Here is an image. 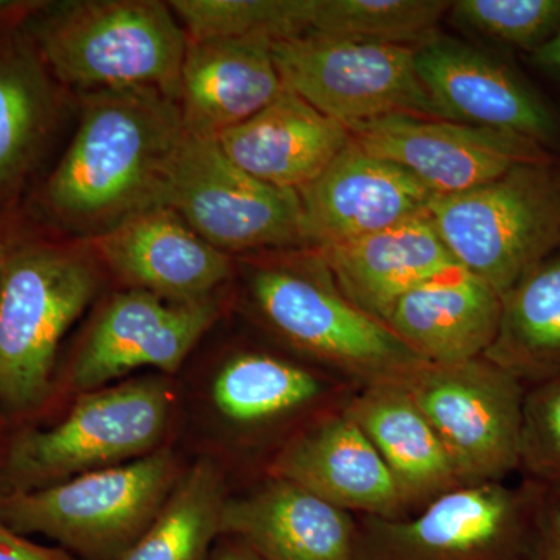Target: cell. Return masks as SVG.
<instances>
[{
  "mask_svg": "<svg viewBox=\"0 0 560 560\" xmlns=\"http://www.w3.org/2000/svg\"><path fill=\"white\" fill-rule=\"evenodd\" d=\"M186 138L178 102L156 88L81 92L79 128L39 191L40 212L73 241L91 242L165 208Z\"/></svg>",
  "mask_w": 560,
  "mask_h": 560,
  "instance_id": "cell-1",
  "label": "cell"
},
{
  "mask_svg": "<svg viewBox=\"0 0 560 560\" xmlns=\"http://www.w3.org/2000/svg\"><path fill=\"white\" fill-rule=\"evenodd\" d=\"M86 242L5 243L0 270V411L24 416L49 399L58 349L101 289Z\"/></svg>",
  "mask_w": 560,
  "mask_h": 560,
  "instance_id": "cell-2",
  "label": "cell"
},
{
  "mask_svg": "<svg viewBox=\"0 0 560 560\" xmlns=\"http://www.w3.org/2000/svg\"><path fill=\"white\" fill-rule=\"evenodd\" d=\"M28 33L55 80L80 92L150 86L178 102L187 33L160 0L40 7Z\"/></svg>",
  "mask_w": 560,
  "mask_h": 560,
  "instance_id": "cell-3",
  "label": "cell"
},
{
  "mask_svg": "<svg viewBox=\"0 0 560 560\" xmlns=\"http://www.w3.org/2000/svg\"><path fill=\"white\" fill-rule=\"evenodd\" d=\"M171 451L33 490L0 492V521L40 534L79 560H124L178 482Z\"/></svg>",
  "mask_w": 560,
  "mask_h": 560,
  "instance_id": "cell-4",
  "label": "cell"
},
{
  "mask_svg": "<svg viewBox=\"0 0 560 560\" xmlns=\"http://www.w3.org/2000/svg\"><path fill=\"white\" fill-rule=\"evenodd\" d=\"M463 270L503 296L560 249V165L551 160L511 168L427 208Z\"/></svg>",
  "mask_w": 560,
  "mask_h": 560,
  "instance_id": "cell-5",
  "label": "cell"
},
{
  "mask_svg": "<svg viewBox=\"0 0 560 560\" xmlns=\"http://www.w3.org/2000/svg\"><path fill=\"white\" fill-rule=\"evenodd\" d=\"M172 397L160 378L103 386L81 396L57 425L18 433L0 458L7 492L47 488L156 451Z\"/></svg>",
  "mask_w": 560,
  "mask_h": 560,
  "instance_id": "cell-6",
  "label": "cell"
},
{
  "mask_svg": "<svg viewBox=\"0 0 560 560\" xmlns=\"http://www.w3.org/2000/svg\"><path fill=\"white\" fill-rule=\"evenodd\" d=\"M250 290L272 329L361 386L400 383L427 363L388 326L346 300L313 250L300 264L257 268Z\"/></svg>",
  "mask_w": 560,
  "mask_h": 560,
  "instance_id": "cell-7",
  "label": "cell"
},
{
  "mask_svg": "<svg viewBox=\"0 0 560 560\" xmlns=\"http://www.w3.org/2000/svg\"><path fill=\"white\" fill-rule=\"evenodd\" d=\"M545 490L480 482L408 517H359L357 560H530Z\"/></svg>",
  "mask_w": 560,
  "mask_h": 560,
  "instance_id": "cell-8",
  "label": "cell"
},
{
  "mask_svg": "<svg viewBox=\"0 0 560 560\" xmlns=\"http://www.w3.org/2000/svg\"><path fill=\"white\" fill-rule=\"evenodd\" d=\"M451 456L460 485L503 481L521 467L525 390L485 357L425 363L400 382Z\"/></svg>",
  "mask_w": 560,
  "mask_h": 560,
  "instance_id": "cell-9",
  "label": "cell"
},
{
  "mask_svg": "<svg viewBox=\"0 0 560 560\" xmlns=\"http://www.w3.org/2000/svg\"><path fill=\"white\" fill-rule=\"evenodd\" d=\"M271 54L283 88L346 128L389 114L441 119L415 46L301 36L271 43Z\"/></svg>",
  "mask_w": 560,
  "mask_h": 560,
  "instance_id": "cell-10",
  "label": "cell"
},
{
  "mask_svg": "<svg viewBox=\"0 0 560 560\" xmlns=\"http://www.w3.org/2000/svg\"><path fill=\"white\" fill-rule=\"evenodd\" d=\"M165 208L224 254L305 246L300 191L254 178L213 138L187 131Z\"/></svg>",
  "mask_w": 560,
  "mask_h": 560,
  "instance_id": "cell-11",
  "label": "cell"
},
{
  "mask_svg": "<svg viewBox=\"0 0 560 560\" xmlns=\"http://www.w3.org/2000/svg\"><path fill=\"white\" fill-rule=\"evenodd\" d=\"M348 130L360 149L410 172L434 195L460 194L517 165L551 160L523 136L415 114H389Z\"/></svg>",
  "mask_w": 560,
  "mask_h": 560,
  "instance_id": "cell-12",
  "label": "cell"
},
{
  "mask_svg": "<svg viewBox=\"0 0 560 560\" xmlns=\"http://www.w3.org/2000/svg\"><path fill=\"white\" fill-rule=\"evenodd\" d=\"M217 318L212 300L173 302L149 291H121L106 302L81 342L70 385L90 393L139 368L178 371Z\"/></svg>",
  "mask_w": 560,
  "mask_h": 560,
  "instance_id": "cell-13",
  "label": "cell"
},
{
  "mask_svg": "<svg viewBox=\"0 0 560 560\" xmlns=\"http://www.w3.org/2000/svg\"><path fill=\"white\" fill-rule=\"evenodd\" d=\"M416 72L441 119L523 136L558 138L555 114L506 65L459 40L431 36L415 46Z\"/></svg>",
  "mask_w": 560,
  "mask_h": 560,
  "instance_id": "cell-14",
  "label": "cell"
},
{
  "mask_svg": "<svg viewBox=\"0 0 560 560\" xmlns=\"http://www.w3.org/2000/svg\"><path fill=\"white\" fill-rule=\"evenodd\" d=\"M300 197L305 246L320 249L422 215L434 194L410 172L350 140Z\"/></svg>",
  "mask_w": 560,
  "mask_h": 560,
  "instance_id": "cell-15",
  "label": "cell"
},
{
  "mask_svg": "<svg viewBox=\"0 0 560 560\" xmlns=\"http://www.w3.org/2000/svg\"><path fill=\"white\" fill-rule=\"evenodd\" d=\"M86 243L98 264L130 290L167 301L210 300L232 272L230 256L209 245L171 208L147 210Z\"/></svg>",
  "mask_w": 560,
  "mask_h": 560,
  "instance_id": "cell-16",
  "label": "cell"
},
{
  "mask_svg": "<svg viewBox=\"0 0 560 560\" xmlns=\"http://www.w3.org/2000/svg\"><path fill=\"white\" fill-rule=\"evenodd\" d=\"M268 471L360 517H408L388 467L345 407L283 445Z\"/></svg>",
  "mask_w": 560,
  "mask_h": 560,
  "instance_id": "cell-17",
  "label": "cell"
},
{
  "mask_svg": "<svg viewBox=\"0 0 560 560\" xmlns=\"http://www.w3.org/2000/svg\"><path fill=\"white\" fill-rule=\"evenodd\" d=\"M221 536L265 560H357L359 517L271 477L248 495L226 500Z\"/></svg>",
  "mask_w": 560,
  "mask_h": 560,
  "instance_id": "cell-18",
  "label": "cell"
},
{
  "mask_svg": "<svg viewBox=\"0 0 560 560\" xmlns=\"http://www.w3.org/2000/svg\"><path fill=\"white\" fill-rule=\"evenodd\" d=\"M312 250L342 296L385 326L405 294L459 267L427 212L366 237Z\"/></svg>",
  "mask_w": 560,
  "mask_h": 560,
  "instance_id": "cell-19",
  "label": "cell"
},
{
  "mask_svg": "<svg viewBox=\"0 0 560 560\" xmlns=\"http://www.w3.org/2000/svg\"><path fill=\"white\" fill-rule=\"evenodd\" d=\"M282 90L271 40L189 39L178 105L190 135L217 139L270 105Z\"/></svg>",
  "mask_w": 560,
  "mask_h": 560,
  "instance_id": "cell-20",
  "label": "cell"
},
{
  "mask_svg": "<svg viewBox=\"0 0 560 560\" xmlns=\"http://www.w3.org/2000/svg\"><path fill=\"white\" fill-rule=\"evenodd\" d=\"M220 149L250 176L301 191L318 179L350 142L348 128L283 88L250 119L217 138Z\"/></svg>",
  "mask_w": 560,
  "mask_h": 560,
  "instance_id": "cell-21",
  "label": "cell"
},
{
  "mask_svg": "<svg viewBox=\"0 0 560 560\" xmlns=\"http://www.w3.org/2000/svg\"><path fill=\"white\" fill-rule=\"evenodd\" d=\"M500 315V294L458 267L405 294L386 326L427 363L458 364L485 355Z\"/></svg>",
  "mask_w": 560,
  "mask_h": 560,
  "instance_id": "cell-22",
  "label": "cell"
},
{
  "mask_svg": "<svg viewBox=\"0 0 560 560\" xmlns=\"http://www.w3.org/2000/svg\"><path fill=\"white\" fill-rule=\"evenodd\" d=\"M345 410L388 467L408 515L463 486L440 436L401 383L361 386Z\"/></svg>",
  "mask_w": 560,
  "mask_h": 560,
  "instance_id": "cell-23",
  "label": "cell"
},
{
  "mask_svg": "<svg viewBox=\"0 0 560 560\" xmlns=\"http://www.w3.org/2000/svg\"><path fill=\"white\" fill-rule=\"evenodd\" d=\"M58 84L28 33H0V209L20 197L46 153L60 116Z\"/></svg>",
  "mask_w": 560,
  "mask_h": 560,
  "instance_id": "cell-24",
  "label": "cell"
},
{
  "mask_svg": "<svg viewBox=\"0 0 560 560\" xmlns=\"http://www.w3.org/2000/svg\"><path fill=\"white\" fill-rule=\"evenodd\" d=\"M482 357L522 382L560 374V254L501 296L499 331Z\"/></svg>",
  "mask_w": 560,
  "mask_h": 560,
  "instance_id": "cell-25",
  "label": "cell"
},
{
  "mask_svg": "<svg viewBox=\"0 0 560 560\" xmlns=\"http://www.w3.org/2000/svg\"><path fill=\"white\" fill-rule=\"evenodd\" d=\"M224 481L212 460L180 475L153 523L124 560H209L221 537Z\"/></svg>",
  "mask_w": 560,
  "mask_h": 560,
  "instance_id": "cell-26",
  "label": "cell"
},
{
  "mask_svg": "<svg viewBox=\"0 0 560 560\" xmlns=\"http://www.w3.org/2000/svg\"><path fill=\"white\" fill-rule=\"evenodd\" d=\"M324 385L313 372L267 353H241L213 378L212 401L224 419L259 425L308 407Z\"/></svg>",
  "mask_w": 560,
  "mask_h": 560,
  "instance_id": "cell-27",
  "label": "cell"
},
{
  "mask_svg": "<svg viewBox=\"0 0 560 560\" xmlns=\"http://www.w3.org/2000/svg\"><path fill=\"white\" fill-rule=\"evenodd\" d=\"M451 9L447 0H313L307 36L419 46Z\"/></svg>",
  "mask_w": 560,
  "mask_h": 560,
  "instance_id": "cell-28",
  "label": "cell"
},
{
  "mask_svg": "<svg viewBox=\"0 0 560 560\" xmlns=\"http://www.w3.org/2000/svg\"><path fill=\"white\" fill-rule=\"evenodd\" d=\"M173 13L190 40L307 36L312 0H173Z\"/></svg>",
  "mask_w": 560,
  "mask_h": 560,
  "instance_id": "cell-29",
  "label": "cell"
},
{
  "mask_svg": "<svg viewBox=\"0 0 560 560\" xmlns=\"http://www.w3.org/2000/svg\"><path fill=\"white\" fill-rule=\"evenodd\" d=\"M451 11L456 24L529 54L560 32V0H458Z\"/></svg>",
  "mask_w": 560,
  "mask_h": 560,
  "instance_id": "cell-30",
  "label": "cell"
},
{
  "mask_svg": "<svg viewBox=\"0 0 560 560\" xmlns=\"http://www.w3.org/2000/svg\"><path fill=\"white\" fill-rule=\"evenodd\" d=\"M521 467L560 489V374L525 394Z\"/></svg>",
  "mask_w": 560,
  "mask_h": 560,
  "instance_id": "cell-31",
  "label": "cell"
},
{
  "mask_svg": "<svg viewBox=\"0 0 560 560\" xmlns=\"http://www.w3.org/2000/svg\"><path fill=\"white\" fill-rule=\"evenodd\" d=\"M530 560H560V489L555 495L545 490Z\"/></svg>",
  "mask_w": 560,
  "mask_h": 560,
  "instance_id": "cell-32",
  "label": "cell"
},
{
  "mask_svg": "<svg viewBox=\"0 0 560 560\" xmlns=\"http://www.w3.org/2000/svg\"><path fill=\"white\" fill-rule=\"evenodd\" d=\"M0 560H79L60 547H44L0 521Z\"/></svg>",
  "mask_w": 560,
  "mask_h": 560,
  "instance_id": "cell-33",
  "label": "cell"
},
{
  "mask_svg": "<svg viewBox=\"0 0 560 560\" xmlns=\"http://www.w3.org/2000/svg\"><path fill=\"white\" fill-rule=\"evenodd\" d=\"M209 560H265L256 551L250 550L248 545L234 539V537L221 536L215 547L210 552Z\"/></svg>",
  "mask_w": 560,
  "mask_h": 560,
  "instance_id": "cell-34",
  "label": "cell"
},
{
  "mask_svg": "<svg viewBox=\"0 0 560 560\" xmlns=\"http://www.w3.org/2000/svg\"><path fill=\"white\" fill-rule=\"evenodd\" d=\"M530 60L541 70L560 80V32L539 49L530 51Z\"/></svg>",
  "mask_w": 560,
  "mask_h": 560,
  "instance_id": "cell-35",
  "label": "cell"
},
{
  "mask_svg": "<svg viewBox=\"0 0 560 560\" xmlns=\"http://www.w3.org/2000/svg\"><path fill=\"white\" fill-rule=\"evenodd\" d=\"M38 5L35 2H0V25H9L13 20L31 16Z\"/></svg>",
  "mask_w": 560,
  "mask_h": 560,
  "instance_id": "cell-36",
  "label": "cell"
},
{
  "mask_svg": "<svg viewBox=\"0 0 560 560\" xmlns=\"http://www.w3.org/2000/svg\"><path fill=\"white\" fill-rule=\"evenodd\" d=\"M3 253H5V243L0 242V270H2Z\"/></svg>",
  "mask_w": 560,
  "mask_h": 560,
  "instance_id": "cell-37",
  "label": "cell"
},
{
  "mask_svg": "<svg viewBox=\"0 0 560 560\" xmlns=\"http://www.w3.org/2000/svg\"><path fill=\"white\" fill-rule=\"evenodd\" d=\"M2 452H3L2 448H0V458H2Z\"/></svg>",
  "mask_w": 560,
  "mask_h": 560,
  "instance_id": "cell-38",
  "label": "cell"
}]
</instances>
